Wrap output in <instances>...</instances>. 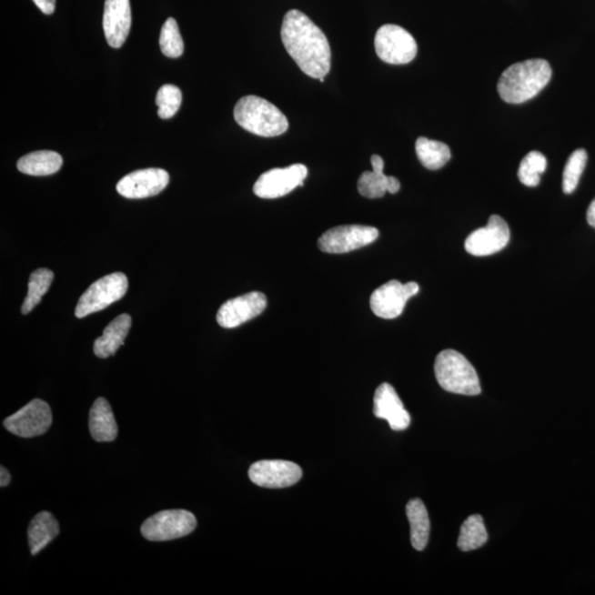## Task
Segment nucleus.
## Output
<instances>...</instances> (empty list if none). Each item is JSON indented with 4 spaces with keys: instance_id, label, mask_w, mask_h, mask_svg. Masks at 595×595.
Here are the masks:
<instances>
[{
    "instance_id": "a878e982",
    "label": "nucleus",
    "mask_w": 595,
    "mask_h": 595,
    "mask_svg": "<svg viewBox=\"0 0 595 595\" xmlns=\"http://www.w3.org/2000/svg\"><path fill=\"white\" fill-rule=\"evenodd\" d=\"M55 275L50 269L41 268L34 271L30 276L28 295L22 307L23 315H28L40 304L43 297L48 292Z\"/></svg>"
},
{
    "instance_id": "6e6552de",
    "label": "nucleus",
    "mask_w": 595,
    "mask_h": 595,
    "mask_svg": "<svg viewBox=\"0 0 595 595\" xmlns=\"http://www.w3.org/2000/svg\"><path fill=\"white\" fill-rule=\"evenodd\" d=\"M378 229L365 226H343L328 229L318 241L328 254H346L368 247L378 238Z\"/></svg>"
},
{
    "instance_id": "7c9ffc66",
    "label": "nucleus",
    "mask_w": 595,
    "mask_h": 595,
    "mask_svg": "<svg viewBox=\"0 0 595 595\" xmlns=\"http://www.w3.org/2000/svg\"><path fill=\"white\" fill-rule=\"evenodd\" d=\"M34 3L45 15H52L55 13V0H34Z\"/></svg>"
},
{
    "instance_id": "f257e3e1",
    "label": "nucleus",
    "mask_w": 595,
    "mask_h": 595,
    "mask_svg": "<svg viewBox=\"0 0 595 595\" xmlns=\"http://www.w3.org/2000/svg\"><path fill=\"white\" fill-rule=\"evenodd\" d=\"M281 40L306 76L320 80L330 72V44L323 31L304 13L292 9L286 14Z\"/></svg>"
},
{
    "instance_id": "c85d7f7f",
    "label": "nucleus",
    "mask_w": 595,
    "mask_h": 595,
    "mask_svg": "<svg viewBox=\"0 0 595 595\" xmlns=\"http://www.w3.org/2000/svg\"><path fill=\"white\" fill-rule=\"evenodd\" d=\"M160 49L166 56L179 57L184 55V40L176 19L168 18L163 25L160 34Z\"/></svg>"
},
{
    "instance_id": "4be33fe9",
    "label": "nucleus",
    "mask_w": 595,
    "mask_h": 595,
    "mask_svg": "<svg viewBox=\"0 0 595 595\" xmlns=\"http://www.w3.org/2000/svg\"><path fill=\"white\" fill-rule=\"evenodd\" d=\"M407 519L410 524V540L416 550L427 547L430 536V519L424 503L419 499H411L406 506Z\"/></svg>"
},
{
    "instance_id": "473e14b6",
    "label": "nucleus",
    "mask_w": 595,
    "mask_h": 595,
    "mask_svg": "<svg viewBox=\"0 0 595 595\" xmlns=\"http://www.w3.org/2000/svg\"><path fill=\"white\" fill-rule=\"evenodd\" d=\"M0 471H2V478H0L2 481H0V487L2 488L7 487V485L10 483V479H12V477H10L9 472L4 467L0 469Z\"/></svg>"
},
{
    "instance_id": "0eeeda50",
    "label": "nucleus",
    "mask_w": 595,
    "mask_h": 595,
    "mask_svg": "<svg viewBox=\"0 0 595 595\" xmlns=\"http://www.w3.org/2000/svg\"><path fill=\"white\" fill-rule=\"evenodd\" d=\"M197 527L196 516L185 509L159 511L142 526V534L150 541H169L190 535Z\"/></svg>"
},
{
    "instance_id": "a211bd4d",
    "label": "nucleus",
    "mask_w": 595,
    "mask_h": 595,
    "mask_svg": "<svg viewBox=\"0 0 595 595\" xmlns=\"http://www.w3.org/2000/svg\"><path fill=\"white\" fill-rule=\"evenodd\" d=\"M373 171H365L358 181L359 195L368 198L383 197L386 192L395 195L400 190V182L395 176L384 174V160L378 155L370 158Z\"/></svg>"
},
{
    "instance_id": "423d86ee",
    "label": "nucleus",
    "mask_w": 595,
    "mask_h": 595,
    "mask_svg": "<svg viewBox=\"0 0 595 595\" xmlns=\"http://www.w3.org/2000/svg\"><path fill=\"white\" fill-rule=\"evenodd\" d=\"M375 50L388 65H407L415 59L419 46L408 31L396 25H385L375 35Z\"/></svg>"
},
{
    "instance_id": "6ab92c4d",
    "label": "nucleus",
    "mask_w": 595,
    "mask_h": 595,
    "mask_svg": "<svg viewBox=\"0 0 595 595\" xmlns=\"http://www.w3.org/2000/svg\"><path fill=\"white\" fill-rule=\"evenodd\" d=\"M88 426L93 439L97 442H111L116 439L117 422L115 420L111 405L103 397H99L93 404Z\"/></svg>"
},
{
    "instance_id": "2eb2a0df",
    "label": "nucleus",
    "mask_w": 595,
    "mask_h": 595,
    "mask_svg": "<svg viewBox=\"0 0 595 595\" xmlns=\"http://www.w3.org/2000/svg\"><path fill=\"white\" fill-rule=\"evenodd\" d=\"M169 180V174L164 169L137 170L119 180L116 189L119 195L127 198L150 197L163 192Z\"/></svg>"
},
{
    "instance_id": "f8f14e48",
    "label": "nucleus",
    "mask_w": 595,
    "mask_h": 595,
    "mask_svg": "<svg viewBox=\"0 0 595 595\" xmlns=\"http://www.w3.org/2000/svg\"><path fill=\"white\" fill-rule=\"evenodd\" d=\"M248 477L260 488L284 489L300 481L302 469L290 461L262 460L249 468Z\"/></svg>"
},
{
    "instance_id": "ddd939ff",
    "label": "nucleus",
    "mask_w": 595,
    "mask_h": 595,
    "mask_svg": "<svg viewBox=\"0 0 595 595\" xmlns=\"http://www.w3.org/2000/svg\"><path fill=\"white\" fill-rule=\"evenodd\" d=\"M266 307L267 298L262 292H249L227 301L218 310L217 321L222 328H237L258 317Z\"/></svg>"
},
{
    "instance_id": "393cba45",
    "label": "nucleus",
    "mask_w": 595,
    "mask_h": 595,
    "mask_svg": "<svg viewBox=\"0 0 595 595\" xmlns=\"http://www.w3.org/2000/svg\"><path fill=\"white\" fill-rule=\"evenodd\" d=\"M488 539V531L485 529L482 516L472 515L464 521L461 527L458 547L462 551H472L487 544Z\"/></svg>"
},
{
    "instance_id": "9b49d317",
    "label": "nucleus",
    "mask_w": 595,
    "mask_h": 595,
    "mask_svg": "<svg viewBox=\"0 0 595 595\" xmlns=\"http://www.w3.org/2000/svg\"><path fill=\"white\" fill-rule=\"evenodd\" d=\"M308 176L305 165L296 164L287 168L266 171L254 186V193L262 198H278L289 195L296 187L304 186Z\"/></svg>"
},
{
    "instance_id": "9d476101",
    "label": "nucleus",
    "mask_w": 595,
    "mask_h": 595,
    "mask_svg": "<svg viewBox=\"0 0 595 595\" xmlns=\"http://www.w3.org/2000/svg\"><path fill=\"white\" fill-rule=\"evenodd\" d=\"M52 424L50 406L41 399L31 400L14 415L5 419L4 426L13 435L33 438L44 435Z\"/></svg>"
},
{
    "instance_id": "2f4dec72",
    "label": "nucleus",
    "mask_w": 595,
    "mask_h": 595,
    "mask_svg": "<svg viewBox=\"0 0 595 595\" xmlns=\"http://www.w3.org/2000/svg\"><path fill=\"white\" fill-rule=\"evenodd\" d=\"M587 221L592 227L595 228V197L590 205L587 212Z\"/></svg>"
},
{
    "instance_id": "39448f33",
    "label": "nucleus",
    "mask_w": 595,
    "mask_h": 595,
    "mask_svg": "<svg viewBox=\"0 0 595 595\" xmlns=\"http://www.w3.org/2000/svg\"><path fill=\"white\" fill-rule=\"evenodd\" d=\"M128 279L123 273H114L103 277L88 287L77 302L76 316L78 319L86 318L114 304L126 295Z\"/></svg>"
},
{
    "instance_id": "4468645a",
    "label": "nucleus",
    "mask_w": 595,
    "mask_h": 595,
    "mask_svg": "<svg viewBox=\"0 0 595 595\" xmlns=\"http://www.w3.org/2000/svg\"><path fill=\"white\" fill-rule=\"evenodd\" d=\"M510 232L508 223L499 216L489 217L487 227H481L469 235L466 249L473 256L493 255L508 247Z\"/></svg>"
},
{
    "instance_id": "dca6fc26",
    "label": "nucleus",
    "mask_w": 595,
    "mask_h": 595,
    "mask_svg": "<svg viewBox=\"0 0 595 595\" xmlns=\"http://www.w3.org/2000/svg\"><path fill=\"white\" fill-rule=\"evenodd\" d=\"M104 34L107 44L118 49L125 44L132 27L129 0H106L103 17Z\"/></svg>"
},
{
    "instance_id": "aec40b11",
    "label": "nucleus",
    "mask_w": 595,
    "mask_h": 595,
    "mask_svg": "<svg viewBox=\"0 0 595 595\" xmlns=\"http://www.w3.org/2000/svg\"><path fill=\"white\" fill-rule=\"evenodd\" d=\"M130 327H132V318L126 313L115 318L104 330L103 336L94 343V353L96 357L99 358L113 357L123 346Z\"/></svg>"
},
{
    "instance_id": "f03ea898",
    "label": "nucleus",
    "mask_w": 595,
    "mask_h": 595,
    "mask_svg": "<svg viewBox=\"0 0 595 595\" xmlns=\"http://www.w3.org/2000/svg\"><path fill=\"white\" fill-rule=\"evenodd\" d=\"M551 75V66L544 59H530L510 66L499 77V96L509 104L529 101L544 90Z\"/></svg>"
},
{
    "instance_id": "5701e85b",
    "label": "nucleus",
    "mask_w": 595,
    "mask_h": 595,
    "mask_svg": "<svg viewBox=\"0 0 595 595\" xmlns=\"http://www.w3.org/2000/svg\"><path fill=\"white\" fill-rule=\"evenodd\" d=\"M64 159L51 150L35 151L18 160L17 168L25 175L43 176L55 174L61 169Z\"/></svg>"
},
{
    "instance_id": "b1692460",
    "label": "nucleus",
    "mask_w": 595,
    "mask_h": 595,
    "mask_svg": "<svg viewBox=\"0 0 595 595\" xmlns=\"http://www.w3.org/2000/svg\"><path fill=\"white\" fill-rule=\"evenodd\" d=\"M416 153L422 166L429 170L440 169L451 159L449 146L425 137L417 139Z\"/></svg>"
},
{
    "instance_id": "f3484780",
    "label": "nucleus",
    "mask_w": 595,
    "mask_h": 595,
    "mask_svg": "<svg viewBox=\"0 0 595 595\" xmlns=\"http://www.w3.org/2000/svg\"><path fill=\"white\" fill-rule=\"evenodd\" d=\"M374 415L388 420L394 431H404L410 425L409 412L405 409L395 388L388 383L378 386L374 395Z\"/></svg>"
},
{
    "instance_id": "7ed1b4c3",
    "label": "nucleus",
    "mask_w": 595,
    "mask_h": 595,
    "mask_svg": "<svg viewBox=\"0 0 595 595\" xmlns=\"http://www.w3.org/2000/svg\"><path fill=\"white\" fill-rule=\"evenodd\" d=\"M235 121L247 132L260 137H277L288 130V119L273 103L265 98L242 97L234 108Z\"/></svg>"
},
{
    "instance_id": "cd10ccee",
    "label": "nucleus",
    "mask_w": 595,
    "mask_h": 595,
    "mask_svg": "<svg viewBox=\"0 0 595 595\" xmlns=\"http://www.w3.org/2000/svg\"><path fill=\"white\" fill-rule=\"evenodd\" d=\"M587 161L588 154L584 149H578L569 156L562 176V189L567 195L577 189Z\"/></svg>"
},
{
    "instance_id": "20e7f679",
    "label": "nucleus",
    "mask_w": 595,
    "mask_h": 595,
    "mask_svg": "<svg viewBox=\"0 0 595 595\" xmlns=\"http://www.w3.org/2000/svg\"><path fill=\"white\" fill-rule=\"evenodd\" d=\"M437 382L449 393L477 396L481 393L477 370L467 358L454 349L438 354L435 362Z\"/></svg>"
},
{
    "instance_id": "bb28decb",
    "label": "nucleus",
    "mask_w": 595,
    "mask_h": 595,
    "mask_svg": "<svg viewBox=\"0 0 595 595\" xmlns=\"http://www.w3.org/2000/svg\"><path fill=\"white\" fill-rule=\"evenodd\" d=\"M547 168V159L540 151H531L521 160L519 177L521 184L527 187H537L540 182V175Z\"/></svg>"
},
{
    "instance_id": "412c9836",
    "label": "nucleus",
    "mask_w": 595,
    "mask_h": 595,
    "mask_svg": "<svg viewBox=\"0 0 595 595\" xmlns=\"http://www.w3.org/2000/svg\"><path fill=\"white\" fill-rule=\"evenodd\" d=\"M60 527L55 516L49 511H41L31 520L28 529V540L31 555L35 556L45 550L59 535Z\"/></svg>"
},
{
    "instance_id": "1a4fd4ad",
    "label": "nucleus",
    "mask_w": 595,
    "mask_h": 595,
    "mask_svg": "<svg viewBox=\"0 0 595 595\" xmlns=\"http://www.w3.org/2000/svg\"><path fill=\"white\" fill-rule=\"evenodd\" d=\"M419 292L416 283L401 284L398 280H390L380 286L370 296V309L374 315L383 319H395L403 313L407 301Z\"/></svg>"
},
{
    "instance_id": "c756f323",
    "label": "nucleus",
    "mask_w": 595,
    "mask_h": 595,
    "mask_svg": "<svg viewBox=\"0 0 595 595\" xmlns=\"http://www.w3.org/2000/svg\"><path fill=\"white\" fill-rule=\"evenodd\" d=\"M182 92L179 87L172 85H166L159 88L156 93V104L158 106L160 118L168 119L175 116L181 106Z\"/></svg>"
}]
</instances>
